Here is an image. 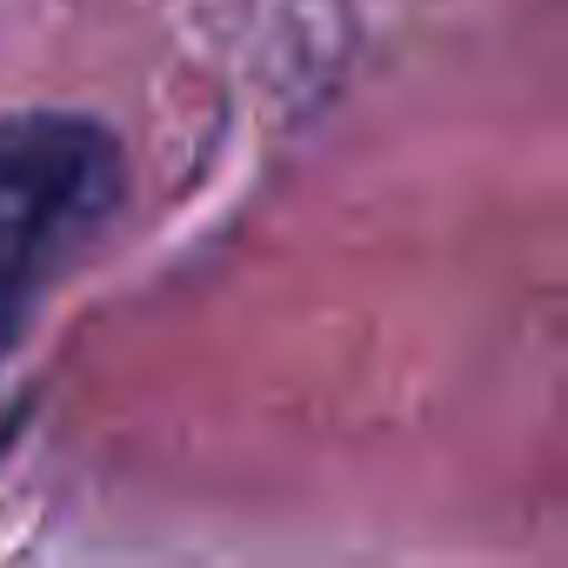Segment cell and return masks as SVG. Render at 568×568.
<instances>
[{
    "mask_svg": "<svg viewBox=\"0 0 568 568\" xmlns=\"http://www.w3.org/2000/svg\"><path fill=\"white\" fill-rule=\"evenodd\" d=\"M121 207V148L88 114H0V362Z\"/></svg>",
    "mask_w": 568,
    "mask_h": 568,
    "instance_id": "6da1fadb",
    "label": "cell"
}]
</instances>
